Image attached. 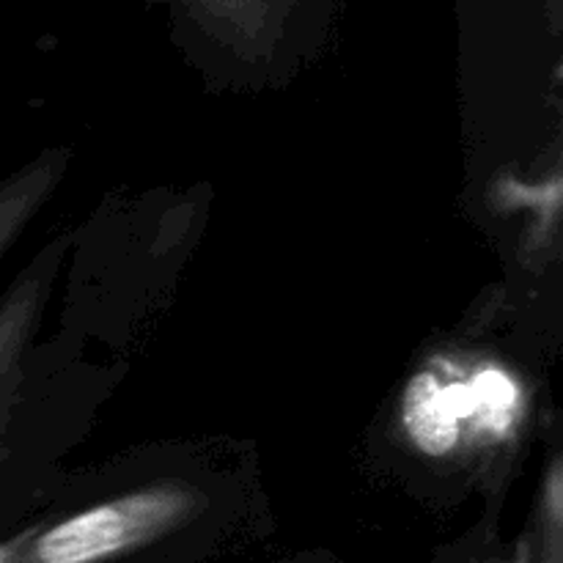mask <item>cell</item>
Returning a JSON list of instances; mask_svg holds the SVG:
<instances>
[{
	"mask_svg": "<svg viewBox=\"0 0 563 563\" xmlns=\"http://www.w3.org/2000/svg\"><path fill=\"white\" fill-rule=\"evenodd\" d=\"M209 498L181 482H159L82 509L3 555V563H104L159 542L203 515Z\"/></svg>",
	"mask_w": 563,
	"mask_h": 563,
	"instance_id": "obj_1",
	"label": "cell"
},
{
	"mask_svg": "<svg viewBox=\"0 0 563 563\" xmlns=\"http://www.w3.org/2000/svg\"><path fill=\"white\" fill-rule=\"evenodd\" d=\"M71 245H75L71 234L53 236L0 295V443L20 396L25 357Z\"/></svg>",
	"mask_w": 563,
	"mask_h": 563,
	"instance_id": "obj_2",
	"label": "cell"
},
{
	"mask_svg": "<svg viewBox=\"0 0 563 563\" xmlns=\"http://www.w3.org/2000/svg\"><path fill=\"white\" fill-rule=\"evenodd\" d=\"M69 159L66 148H47L0 179V258L58 190Z\"/></svg>",
	"mask_w": 563,
	"mask_h": 563,
	"instance_id": "obj_3",
	"label": "cell"
},
{
	"mask_svg": "<svg viewBox=\"0 0 563 563\" xmlns=\"http://www.w3.org/2000/svg\"><path fill=\"white\" fill-rule=\"evenodd\" d=\"M548 533H544V563H561V482L553 471L548 493Z\"/></svg>",
	"mask_w": 563,
	"mask_h": 563,
	"instance_id": "obj_4",
	"label": "cell"
}]
</instances>
